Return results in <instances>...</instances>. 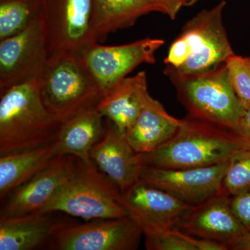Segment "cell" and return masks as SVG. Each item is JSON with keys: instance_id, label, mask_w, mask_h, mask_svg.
<instances>
[{"instance_id": "obj_4", "label": "cell", "mask_w": 250, "mask_h": 250, "mask_svg": "<svg viewBox=\"0 0 250 250\" xmlns=\"http://www.w3.org/2000/svg\"><path fill=\"white\" fill-rule=\"evenodd\" d=\"M39 82L45 107L62 123L97 107L103 98L80 54L49 56Z\"/></svg>"}, {"instance_id": "obj_25", "label": "cell", "mask_w": 250, "mask_h": 250, "mask_svg": "<svg viewBox=\"0 0 250 250\" xmlns=\"http://www.w3.org/2000/svg\"><path fill=\"white\" fill-rule=\"evenodd\" d=\"M225 64L233 90L246 109L250 105V56L233 54L225 61Z\"/></svg>"}, {"instance_id": "obj_1", "label": "cell", "mask_w": 250, "mask_h": 250, "mask_svg": "<svg viewBox=\"0 0 250 250\" xmlns=\"http://www.w3.org/2000/svg\"><path fill=\"white\" fill-rule=\"evenodd\" d=\"M246 148L234 131L188 114L167 142L139 156L145 166L192 168L220 164Z\"/></svg>"}, {"instance_id": "obj_16", "label": "cell", "mask_w": 250, "mask_h": 250, "mask_svg": "<svg viewBox=\"0 0 250 250\" xmlns=\"http://www.w3.org/2000/svg\"><path fill=\"white\" fill-rule=\"evenodd\" d=\"M151 95L146 72L126 77L104 96L97 108L123 134L134 124Z\"/></svg>"}, {"instance_id": "obj_20", "label": "cell", "mask_w": 250, "mask_h": 250, "mask_svg": "<svg viewBox=\"0 0 250 250\" xmlns=\"http://www.w3.org/2000/svg\"><path fill=\"white\" fill-rule=\"evenodd\" d=\"M161 13L154 0H93V24L98 41L134 25L139 18Z\"/></svg>"}, {"instance_id": "obj_12", "label": "cell", "mask_w": 250, "mask_h": 250, "mask_svg": "<svg viewBox=\"0 0 250 250\" xmlns=\"http://www.w3.org/2000/svg\"><path fill=\"white\" fill-rule=\"evenodd\" d=\"M201 239L231 247L248 231L233 214L230 196L219 191L191 206L174 228Z\"/></svg>"}, {"instance_id": "obj_14", "label": "cell", "mask_w": 250, "mask_h": 250, "mask_svg": "<svg viewBox=\"0 0 250 250\" xmlns=\"http://www.w3.org/2000/svg\"><path fill=\"white\" fill-rule=\"evenodd\" d=\"M75 156L57 155L45 168L14 190L1 209V217L39 213L65 182L73 167Z\"/></svg>"}, {"instance_id": "obj_3", "label": "cell", "mask_w": 250, "mask_h": 250, "mask_svg": "<svg viewBox=\"0 0 250 250\" xmlns=\"http://www.w3.org/2000/svg\"><path fill=\"white\" fill-rule=\"evenodd\" d=\"M225 0L187 21L169 47L164 75L185 76L208 71L235 54L223 24Z\"/></svg>"}, {"instance_id": "obj_23", "label": "cell", "mask_w": 250, "mask_h": 250, "mask_svg": "<svg viewBox=\"0 0 250 250\" xmlns=\"http://www.w3.org/2000/svg\"><path fill=\"white\" fill-rule=\"evenodd\" d=\"M42 0H0V40L24 30L41 16Z\"/></svg>"}, {"instance_id": "obj_10", "label": "cell", "mask_w": 250, "mask_h": 250, "mask_svg": "<svg viewBox=\"0 0 250 250\" xmlns=\"http://www.w3.org/2000/svg\"><path fill=\"white\" fill-rule=\"evenodd\" d=\"M47 59L40 16L24 30L0 40V91L39 79Z\"/></svg>"}, {"instance_id": "obj_27", "label": "cell", "mask_w": 250, "mask_h": 250, "mask_svg": "<svg viewBox=\"0 0 250 250\" xmlns=\"http://www.w3.org/2000/svg\"><path fill=\"white\" fill-rule=\"evenodd\" d=\"M159 5L161 13L167 15L170 19L174 20L183 6H186L187 0H154Z\"/></svg>"}, {"instance_id": "obj_7", "label": "cell", "mask_w": 250, "mask_h": 250, "mask_svg": "<svg viewBox=\"0 0 250 250\" xmlns=\"http://www.w3.org/2000/svg\"><path fill=\"white\" fill-rule=\"evenodd\" d=\"M41 19L48 57L62 52L81 54L99 42L93 0H42Z\"/></svg>"}, {"instance_id": "obj_2", "label": "cell", "mask_w": 250, "mask_h": 250, "mask_svg": "<svg viewBox=\"0 0 250 250\" xmlns=\"http://www.w3.org/2000/svg\"><path fill=\"white\" fill-rule=\"evenodd\" d=\"M62 124L45 107L39 79L0 91V156L52 144Z\"/></svg>"}, {"instance_id": "obj_5", "label": "cell", "mask_w": 250, "mask_h": 250, "mask_svg": "<svg viewBox=\"0 0 250 250\" xmlns=\"http://www.w3.org/2000/svg\"><path fill=\"white\" fill-rule=\"evenodd\" d=\"M62 212L86 220L128 216L116 184L93 163L75 157L65 182L39 213Z\"/></svg>"}, {"instance_id": "obj_9", "label": "cell", "mask_w": 250, "mask_h": 250, "mask_svg": "<svg viewBox=\"0 0 250 250\" xmlns=\"http://www.w3.org/2000/svg\"><path fill=\"white\" fill-rule=\"evenodd\" d=\"M142 235V228L129 215L96 219L58 229L51 238V247L59 250H133L137 249Z\"/></svg>"}, {"instance_id": "obj_18", "label": "cell", "mask_w": 250, "mask_h": 250, "mask_svg": "<svg viewBox=\"0 0 250 250\" xmlns=\"http://www.w3.org/2000/svg\"><path fill=\"white\" fill-rule=\"evenodd\" d=\"M52 213L0 218V250H31L51 239L60 223Z\"/></svg>"}, {"instance_id": "obj_13", "label": "cell", "mask_w": 250, "mask_h": 250, "mask_svg": "<svg viewBox=\"0 0 250 250\" xmlns=\"http://www.w3.org/2000/svg\"><path fill=\"white\" fill-rule=\"evenodd\" d=\"M121 202L129 216L142 229L174 228L191 207L141 179L121 193Z\"/></svg>"}, {"instance_id": "obj_15", "label": "cell", "mask_w": 250, "mask_h": 250, "mask_svg": "<svg viewBox=\"0 0 250 250\" xmlns=\"http://www.w3.org/2000/svg\"><path fill=\"white\" fill-rule=\"evenodd\" d=\"M90 159L116 184L121 193L140 180L145 166L125 134L111 123L94 146Z\"/></svg>"}, {"instance_id": "obj_22", "label": "cell", "mask_w": 250, "mask_h": 250, "mask_svg": "<svg viewBox=\"0 0 250 250\" xmlns=\"http://www.w3.org/2000/svg\"><path fill=\"white\" fill-rule=\"evenodd\" d=\"M146 246L149 250H228L225 245L196 238L177 229H143Z\"/></svg>"}, {"instance_id": "obj_21", "label": "cell", "mask_w": 250, "mask_h": 250, "mask_svg": "<svg viewBox=\"0 0 250 250\" xmlns=\"http://www.w3.org/2000/svg\"><path fill=\"white\" fill-rule=\"evenodd\" d=\"M57 156L54 143L31 150L0 156V197L7 198L18 187L45 168Z\"/></svg>"}, {"instance_id": "obj_29", "label": "cell", "mask_w": 250, "mask_h": 250, "mask_svg": "<svg viewBox=\"0 0 250 250\" xmlns=\"http://www.w3.org/2000/svg\"><path fill=\"white\" fill-rule=\"evenodd\" d=\"M230 250H250V232H247L246 234L236 241Z\"/></svg>"}, {"instance_id": "obj_30", "label": "cell", "mask_w": 250, "mask_h": 250, "mask_svg": "<svg viewBox=\"0 0 250 250\" xmlns=\"http://www.w3.org/2000/svg\"><path fill=\"white\" fill-rule=\"evenodd\" d=\"M200 0H187V3H186V6H193L194 4H196L197 1Z\"/></svg>"}, {"instance_id": "obj_17", "label": "cell", "mask_w": 250, "mask_h": 250, "mask_svg": "<svg viewBox=\"0 0 250 250\" xmlns=\"http://www.w3.org/2000/svg\"><path fill=\"white\" fill-rule=\"evenodd\" d=\"M180 123L181 119L169 114L160 102L151 96L125 136L136 152H150L167 142Z\"/></svg>"}, {"instance_id": "obj_28", "label": "cell", "mask_w": 250, "mask_h": 250, "mask_svg": "<svg viewBox=\"0 0 250 250\" xmlns=\"http://www.w3.org/2000/svg\"><path fill=\"white\" fill-rule=\"evenodd\" d=\"M238 134L250 149V105L246 109L240 123Z\"/></svg>"}, {"instance_id": "obj_8", "label": "cell", "mask_w": 250, "mask_h": 250, "mask_svg": "<svg viewBox=\"0 0 250 250\" xmlns=\"http://www.w3.org/2000/svg\"><path fill=\"white\" fill-rule=\"evenodd\" d=\"M165 43L160 39L145 38L124 45H90L81 54L103 97L114 89L136 67L155 63L156 52Z\"/></svg>"}, {"instance_id": "obj_6", "label": "cell", "mask_w": 250, "mask_h": 250, "mask_svg": "<svg viewBox=\"0 0 250 250\" xmlns=\"http://www.w3.org/2000/svg\"><path fill=\"white\" fill-rule=\"evenodd\" d=\"M168 78L188 115L238 134L246 108L231 84L225 62L203 73Z\"/></svg>"}, {"instance_id": "obj_11", "label": "cell", "mask_w": 250, "mask_h": 250, "mask_svg": "<svg viewBox=\"0 0 250 250\" xmlns=\"http://www.w3.org/2000/svg\"><path fill=\"white\" fill-rule=\"evenodd\" d=\"M229 159L216 165L192 168L144 166L140 179L168 192L188 205H196L220 191Z\"/></svg>"}, {"instance_id": "obj_24", "label": "cell", "mask_w": 250, "mask_h": 250, "mask_svg": "<svg viewBox=\"0 0 250 250\" xmlns=\"http://www.w3.org/2000/svg\"><path fill=\"white\" fill-rule=\"evenodd\" d=\"M250 187V149H242L230 158L220 191L233 196Z\"/></svg>"}, {"instance_id": "obj_19", "label": "cell", "mask_w": 250, "mask_h": 250, "mask_svg": "<svg viewBox=\"0 0 250 250\" xmlns=\"http://www.w3.org/2000/svg\"><path fill=\"white\" fill-rule=\"evenodd\" d=\"M103 118L95 107L63 123L54 142L56 155L73 156L86 164L93 163L90 152L105 132Z\"/></svg>"}, {"instance_id": "obj_26", "label": "cell", "mask_w": 250, "mask_h": 250, "mask_svg": "<svg viewBox=\"0 0 250 250\" xmlns=\"http://www.w3.org/2000/svg\"><path fill=\"white\" fill-rule=\"evenodd\" d=\"M230 205L238 221L250 232V187L230 197Z\"/></svg>"}]
</instances>
